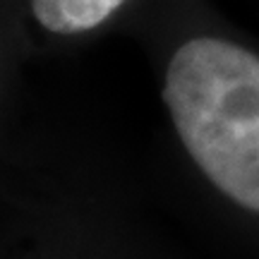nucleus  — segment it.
I'll list each match as a JSON object with an SVG mask.
<instances>
[{
	"mask_svg": "<svg viewBox=\"0 0 259 259\" xmlns=\"http://www.w3.org/2000/svg\"><path fill=\"white\" fill-rule=\"evenodd\" d=\"M163 101L185 151L223 197L259 213V56L190 38L168 60Z\"/></svg>",
	"mask_w": 259,
	"mask_h": 259,
	"instance_id": "1",
	"label": "nucleus"
},
{
	"mask_svg": "<svg viewBox=\"0 0 259 259\" xmlns=\"http://www.w3.org/2000/svg\"><path fill=\"white\" fill-rule=\"evenodd\" d=\"M125 0H31V12L51 34L74 36L101 27Z\"/></svg>",
	"mask_w": 259,
	"mask_h": 259,
	"instance_id": "2",
	"label": "nucleus"
}]
</instances>
